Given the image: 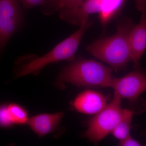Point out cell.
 <instances>
[{"label": "cell", "instance_id": "5bb4252c", "mask_svg": "<svg viewBox=\"0 0 146 146\" xmlns=\"http://www.w3.org/2000/svg\"><path fill=\"white\" fill-rule=\"evenodd\" d=\"M85 0H58L59 9L58 11L72 10L77 8Z\"/></svg>", "mask_w": 146, "mask_h": 146}, {"label": "cell", "instance_id": "5b68a950", "mask_svg": "<svg viewBox=\"0 0 146 146\" xmlns=\"http://www.w3.org/2000/svg\"><path fill=\"white\" fill-rule=\"evenodd\" d=\"M23 21L19 0H0V51L19 29Z\"/></svg>", "mask_w": 146, "mask_h": 146}, {"label": "cell", "instance_id": "9c48e42d", "mask_svg": "<svg viewBox=\"0 0 146 146\" xmlns=\"http://www.w3.org/2000/svg\"><path fill=\"white\" fill-rule=\"evenodd\" d=\"M129 46L131 61L134 68L137 69L146 48V10L142 12L140 23L134 26L130 32Z\"/></svg>", "mask_w": 146, "mask_h": 146}, {"label": "cell", "instance_id": "8992f818", "mask_svg": "<svg viewBox=\"0 0 146 146\" xmlns=\"http://www.w3.org/2000/svg\"><path fill=\"white\" fill-rule=\"evenodd\" d=\"M137 69L122 77H113L111 86L115 95L133 103L137 102L141 94L146 91V74Z\"/></svg>", "mask_w": 146, "mask_h": 146}, {"label": "cell", "instance_id": "3957f363", "mask_svg": "<svg viewBox=\"0 0 146 146\" xmlns=\"http://www.w3.org/2000/svg\"><path fill=\"white\" fill-rule=\"evenodd\" d=\"M93 25V21L86 22L80 26L75 32L58 44L53 49L44 55L27 61L21 65L16 77H21L29 74H38L45 66L62 60H75L76 52L86 31Z\"/></svg>", "mask_w": 146, "mask_h": 146}, {"label": "cell", "instance_id": "6da1fadb", "mask_svg": "<svg viewBox=\"0 0 146 146\" xmlns=\"http://www.w3.org/2000/svg\"><path fill=\"white\" fill-rule=\"evenodd\" d=\"M134 26L129 18H123L118 23L114 35L98 39L87 46L86 50L116 72L124 69L131 61L129 36Z\"/></svg>", "mask_w": 146, "mask_h": 146}, {"label": "cell", "instance_id": "7c38bea8", "mask_svg": "<svg viewBox=\"0 0 146 146\" xmlns=\"http://www.w3.org/2000/svg\"><path fill=\"white\" fill-rule=\"evenodd\" d=\"M134 113V111L130 110H122L121 120L111 132L115 138L121 140L130 134L131 124Z\"/></svg>", "mask_w": 146, "mask_h": 146}, {"label": "cell", "instance_id": "2e32d148", "mask_svg": "<svg viewBox=\"0 0 146 146\" xmlns=\"http://www.w3.org/2000/svg\"><path fill=\"white\" fill-rule=\"evenodd\" d=\"M119 145L121 146H142L138 141L133 139L130 134L125 138L120 140Z\"/></svg>", "mask_w": 146, "mask_h": 146}, {"label": "cell", "instance_id": "e0dca14e", "mask_svg": "<svg viewBox=\"0 0 146 146\" xmlns=\"http://www.w3.org/2000/svg\"><path fill=\"white\" fill-rule=\"evenodd\" d=\"M136 8L141 13L146 10V0H134Z\"/></svg>", "mask_w": 146, "mask_h": 146}, {"label": "cell", "instance_id": "4fadbf2b", "mask_svg": "<svg viewBox=\"0 0 146 146\" xmlns=\"http://www.w3.org/2000/svg\"><path fill=\"white\" fill-rule=\"evenodd\" d=\"M7 113L11 124H24L28 121L27 113L23 107L15 104L7 105Z\"/></svg>", "mask_w": 146, "mask_h": 146}, {"label": "cell", "instance_id": "52a82bcc", "mask_svg": "<svg viewBox=\"0 0 146 146\" xmlns=\"http://www.w3.org/2000/svg\"><path fill=\"white\" fill-rule=\"evenodd\" d=\"M110 0H85L81 5L72 10L59 11L61 20L74 25L79 26L88 22L89 16L98 13L102 15L107 11Z\"/></svg>", "mask_w": 146, "mask_h": 146}, {"label": "cell", "instance_id": "30bf717a", "mask_svg": "<svg viewBox=\"0 0 146 146\" xmlns=\"http://www.w3.org/2000/svg\"><path fill=\"white\" fill-rule=\"evenodd\" d=\"M63 117L64 113L61 112L40 114L29 119L27 123L36 134L42 137L56 129Z\"/></svg>", "mask_w": 146, "mask_h": 146}, {"label": "cell", "instance_id": "8fae6325", "mask_svg": "<svg viewBox=\"0 0 146 146\" xmlns=\"http://www.w3.org/2000/svg\"><path fill=\"white\" fill-rule=\"evenodd\" d=\"M20 2L27 9L40 7L42 13L46 16L52 15L59 9L58 0H20Z\"/></svg>", "mask_w": 146, "mask_h": 146}, {"label": "cell", "instance_id": "277c9868", "mask_svg": "<svg viewBox=\"0 0 146 146\" xmlns=\"http://www.w3.org/2000/svg\"><path fill=\"white\" fill-rule=\"evenodd\" d=\"M121 100L114 94L112 101L89 120L88 128L84 133V136L97 145L112 132L121 118Z\"/></svg>", "mask_w": 146, "mask_h": 146}, {"label": "cell", "instance_id": "ba28073f", "mask_svg": "<svg viewBox=\"0 0 146 146\" xmlns=\"http://www.w3.org/2000/svg\"><path fill=\"white\" fill-rule=\"evenodd\" d=\"M109 97L97 91L86 90L77 97L73 106L78 112L84 114H97L107 106Z\"/></svg>", "mask_w": 146, "mask_h": 146}, {"label": "cell", "instance_id": "7a4b0ae2", "mask_svg": "<svg viewBox=\"0 0 146 146\" xmlns=\"http://www.w3.org/2000/svg\"><path fill=\"white\" fill-rule=\"evenodd\" d=\"M112 71L96 60L80 58L64 67L58 80L81 87H111Z\"/></svg>", "mask_w": 146, "mask_h": 146}, {"label": "cell", "instance_id": "9a60e30c", "mask_svg": "<svg viewBox=\"0 0 146 146\" xmlns=\"http://www.w3.org/2000/svg\"><path fill=\"white\" fill-rule=\"evenodd\" d=\"M12 125L7 113V105L0 106V126L7 127Z\"/></svg>", "mask_w": 146, "mask_h": 146}]
</instances>
